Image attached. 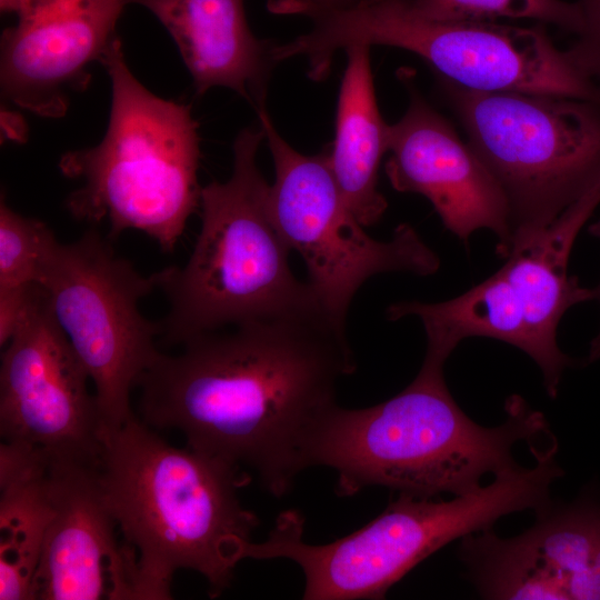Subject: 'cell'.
<instances>
[{
    "instance_id": "1",
    "label": "cell",
    "mask_w": 600,
    "mask_h": 600,
    "mask_svg": "<svg viewBox=\"0 0 600 600\" xmlns=\"http://www.w3.org/2000/svg\"><path fill=\"white\" fill-rule=\"evenodd\" d=\"M212 331L161 352L140 376L139 419L253 471L274 497L311 467V450L357 363L341 323L320 307Z\"/></svg>"
},
{
    "instance_id": "2",
    "label": "cell",
    "mask_w": 600,
    "mask_h": 600,
    "mask_svg": "<svg viewBox=\"0 0 600 600\" xmlns=\"http://www.w3.org/2000/svg\"><path fill=\"white\" fill-rule=\"evenodd\" d=\"M97 473L123 543L136 556L134 600L171 599L173 574L200 573L218 597L258 526L238 491L242 469L176 448L136 416L100 430Z\"/></svg>"
},
{
    "instance_id": "3",
    "label": "cell",
    "mask_w": 600,
    "mask_h": 600,
    "mask_svg": "<svg viewBox=\"0 0 600 600\" xmlns=\"http://www.w3.org/2000/svg\"><path fill=\"white\" fill-rule=\"evenodd\" d=\"M443 367L423 359L412 382L389 400L331 409L314 439L311 467L337 472L339 496L372 486L418 498L467 496L483 487L486 474L522 468L513 447L537 443L549 432L543 413L513 394L506 401L502 424H477L451 396Z\"/></svg>"
},
{
    "instance_id": "4",
    "label": "cell",
    "mask_w": 600,
    "mask_h": 600,
    "mask_svg": "<svg viewBox=\"0 0 600 600\" xmlns=\"http://www.w3.org/2000/svg\"><path fill=\"white\" fill-rule=\"evenodd\" d=\"M263 139L260 124L238 133L231 177L201 188V227L188 261L154 273L169 304L158 321L163 346L320 307L308 282L292 273L290 248L272 219L270 184L257 164Z\"/></svg>"
},
{
    "instance_id": "5",
    "label": "cell",
    "mask_w": 600,
    "mask_h": 600,
    "mask_svg": "<svg viewBox=\"0 0 600 600\" xmlns=\"http://www.w3.org/2000/svg\"><path fill=\"white\" fill-rule=\"evenodd\" d=\"M536 464L494 477L451 500L399 493L359 530L324 544L302 539L303 517L282 512L268 538L247 543L244 559H288L304 574L306 600L383 599L422 560L456 539L491 529L501 517L551 502V484L563 474L558 442L529 448Z\"/></svg>"
},
{
    "instance_id": "6",
    "label": "cell",
    "mask_w": 600,
    "mask_h": 600,
    "mask_svg": "<svg viewBox=\"0 0 600 600\" xmlns=\"http://www.w3.org/2000/svg\"><path fill=\"white\" fill-rule=\"evenodd\" d=\"M111 81L102 140L59 160L63 176L81 186L67 200L78 221H107L108 238L139 230L171 252L200 203L198 122L190 104L162 99L131 72L118 38L100 62Z\"/></svg>"
},
{
    "instance_id": "7",
    "label": "cell",
    "mask_w": 600,
    "mask_h": 600,
    "mask_svg": "<svg viewBox=\"0 0 600 600\" xmlns=\"http://www.w3.org/2000/svg\"><path fill=\"white\" fill-rule=\"evenodd\" d=\"M289 14L312 21L309 32L280 44L282 60L304 57L309 77L323 79L339 50L389 46L410 51L437 74L480 91H512L590 100L600 88L559 50L543 24L437 21L418 14L408 0H349L324 7L289 0Z\"/></svg>"
},
{
    "instance_id": "8",
    "label": "cell",
    "mask_w": 600,
    "mask_h": 600,
    "mask_svg": "<svg viewBox=\"0 0 600 600\" xmlns=\"http://www.w3.org/2000/svg\"><path fill=\"white\" fill-rule=\"evenodd\" d=\"M437 79L468 143L508 201L511 240L507 258L600 183L599 102L480 91L441 76Z\"/></svg>"
},
{
    "instance_id": "9",
    "label": "cell",
    "mask_w": 600,
    "mask_h": 600,
    "mask_svg": "<svg viewBox=\"0 0 600 600\" xmlns=\"http://www.w3.org/2000/svg\"><path fill=\"white\" fill-rule=\"evenodd\" d=\"M258 117L276 170L269 189L272 219L288 247L302 257L307 282L326 313L346 323L354 294L376 274L430 276L439 270L438 254L409 223H400L388 241L368 236L340 192L328 152L297 151L279 134L267 109Z\"/></svg>"
},
{
    "instance_id": "10",
    "label": "cell",
    "mask_w": 600,
    "mask_h": 600,
    "mask_svg": "<svg viewBox=\"0 0 600 600\" xmlns=\"http://www.w3.org/2000/svg\"><path fill=\"white\" fill-rule=\"evenodd\" d=\"M38 283L94 386L102 426L134 417L131 392L161 353L159 323L139 308L157 289L156 274H140L108 237L90 229L73 242L53 243Z\"/></svg>"
},
{
    "instance_id": "11",
    "label": "cell",
    "mask_w": 600,
    "mask_h": 600,
    "mask_svg": "<svg viewBox=\"0 0 600 600\" xmlns=\"http://www.w3.org/2000/svg\"><path fill=\"white\" fill-rule=\"evenodd\" d=\"M89 381L44 289L2 353V440L50 458L97 462L102 422Z\"/></svg>"
},
{
    "instance_id": "12",
    "label": "cell",
    "mask_w": 600,
    "mask_h": 600,
    "mask_svg": "<svg viewBox=\"0 0 600 600\" xmlns=\"http://www.w3.org/2000/svg\"><path fill=\"white\" fill-rule=\"evenodd\" d=\"M513 538L491 529L461 538L460 559L480 596L512 600H600V504L552 501Z\"/></svg>"
},
{
    "instance_id": "13",
    "label": "cell",
    "mask_w": 600,
    "mask_h": 600,
    "mask_svg": "<svg viewBox=\"0 0 600 600\" xmlns=\"http://www.w3.org/2000/svg\"><path fill=\"white\" fill-rule=\"evenodd\" d=\"M129 0H20L18 21L0 46L2 97L43 118L63 117L119 38Z\"/></svg>"
},
{
    "instance_id": "14",
    "label": "cell",
    "mask_w": 600,
    "mask_h": 600,
    "mask_svg": "<svg viewBox=\"0 0 600 600\" xmlns=\"http://www.w3.org/2000/svg\"><path fill=\"white\" fill-rule=\"evenodd\" d=\"M401 76L409 104L388 129L384 171L391 187L426 197L444 228L463 242L477 230H491L498 254L507 258L511 227L502 189L468 141L422 97L411 74Z\"/></svg>"
},
{
    "instance_id": "15",
    "label": "cell",
    "mask_w": 600,
    "mask_h": 600,
    "mask_svg": "<svg viewBox=\"0 0 600 600\" xmlns=\"http://www.w3.org/2000/svg\"><path fill=\"white\" fill-rule=\"evenodd\" d=\"M53 503L30 600H134L136 556L117 540L97 462L47 456Z\"/></svg>"
},
{
    "instance_id": "16",
    "label": "cell",
    "mask_w": 600,
    "mask_h": 600,
    "mask_svg": "<svg viewBox=\"0 0 600 600\" xmlns=\"http://www.w3.org/2000/svg\"><path fill=\"white\" fill-rule=\"evenodd\" d=\"M147 8L173 39L197 96L224 87L258 112L266 97L276 43L250 30L243 0H129Z\"/></svg>"
},
{
    "instance_id": "17",
    "label": "cell",
    "mask_w": 600,
    "mask_h": 600,
    "mask_svg": "<svg viewBox=\"0 0 600 600\" xmlns=\"http://www.w3.org/2000/svg\"><path fill=\"white\" fill-rule=\"evenodd\" d=\"M600 204V183L567 208L530 243L506 258L501 267L517 291L529 328L541 353L539 369L548 396L554 399L564 369L576 361L562 352L557 329L567 310L596 299V290L570 276L568 263L573 243Z\"/></svg>"
},
{
    "instance_id": "18",
    "label": "cell",
    "mask_w": 600,
    "mask_h": 600,
    "mask_svg": "<svg viewBox=\"0 0 600 600\" xmlns=\"http://www.w3.org/2000/svg\"><path fill=\"white\" fill-rule=\"evenodd\" d=\"M329 164L349 209L364 227L378 222L388 203L378 189L381 159L388 152L389 124L380 113L370 64V47L344 50Z\"/></svg>"
},
{
    "instance_id": "19",
    "label": "cell",
    "mask_w": 600,
    "mask_h": 600,
    "mask_svg": "<svg viewBox=\"0 0 600 600\" xmlns=\"http://www.w3.org/2000/svg\"><path fill=\"white\" fill-rule=\"evenodd\" d=\"M409 316L418 317L423 324L424 360L444 364L462 340L484 337L517 347L540 363V349L520 298L501 268L453 299L434 303L398 301L387 309L390 321Z\"/></svg>"
},
{
    "instance_id": "20",
    "label": "cell",
    "mask_w": 600,
    "mask_h": 600,
    "mask_svg": "<svg viewBox=\"0 0 600 600\" xmlns=\"http://www.w3.org/2000/svg\"><path fill=\"white\" fill-rule=\"evenodd\" d=\"M53 517L47 456L0 446V599L30 600L32 578Z\"/></svg>"
},
{
    "instance_id": "21",
    "label": "cell",
    "mask_w": 600,
    "mask_h": 600,
    "mask_svg": "<svg viewBox=\"0 0 600 600\" xmlns=\"http://www.w3.org/2000/svg\"><path fill=\"white\" fill-rule=\"evenodd\" d=\"M418 14L437 21L493 22L499 18L532 19L580 34L578 2L562 0H408Z\"/></svg>"
},
{
    "instance_id": "22",
    "label": "cell",
    "mask_w": 600,
    "mask_h": 600,
    "mask_svg": "<svg viewBox=\"0 0 600 600\" xmlns=\"http://www.w3.org/2000/svg\"><path fill=\"white\" fill-rule=\"evenodd\" d=\"M58 239L42 221L0 202V288L38 283L44 261Z\"/></svg>"
},
{
    "instance_id": "23",
    "label": "cell",
    "mask_w": 600,
    "mask_h": 600,
    "mask_svg": "<svg viewBox=\"0 0 600 600\" xmlns=\"http://www.w3.org/2000/svg\"><path fill=\"white\" fill-rule=\"evenodd\" d=\"M583 29L567 50L573 63L600 88V0H578Z\"/></svg>"
},
{
    "instance_id": "24",
    "label": "cell",
    "mask_w": 600,
    "mask_h": 600,
    "mask_svg": "<svg viewBox=\"0 0 600 600\" xmlns=\"http://www.w3.org/2000/svg\"><path fill=\"white\" fill-rule=\"evenodd\" d=\"M44 294L39 283L0 288V344L7 346Z\"/></svg>"
},
{
    "instance_id": "25",
    "label": "cell",
    "mask_w": 600,
    "mask_h": 600,
    "mask_svg": "<svg viewBox=\"0 0 600 600\" xmlns=\"http://www.w3.org/2000/svg\"><path fill=\"white\" fill-rule=\"evenodd\" d=\"M588 231L591 236L600 239V219L592 222L588 227ZM596 290V300L600 301V283ZM600 358V330L597 336L592 339L589 350V362H593Z\"/></svg>"
},
{
    "instance_id": "26",
    "label": "cell",
    "mask_w": 600,
    "mask_h": 600,
    "mask_svg": "<svg viewBox=\"0 0 600 600\" xmlns=\"http://www.w3.org/2000/svg\"><path fill=\"white\" fill-rule=\"evenodd\" d=\"M20 0H0V8L2 12H17Z\"/></svg>"
},
{
    "instance_id": "27",
    "label": "cell",
    "mask_w": 600,
    "mask_h": 600,
    "mask_svg": "<svg viewBox=\"0 0 600 600\" xmlns=\"http://www.w3.org/2000/svg\"><path fill=\"white\" fill-rule=\"evenodd\" d=\"M319 6L332 7L346 3L348 0H310Z\"/></svg>"
}]
</instances>
